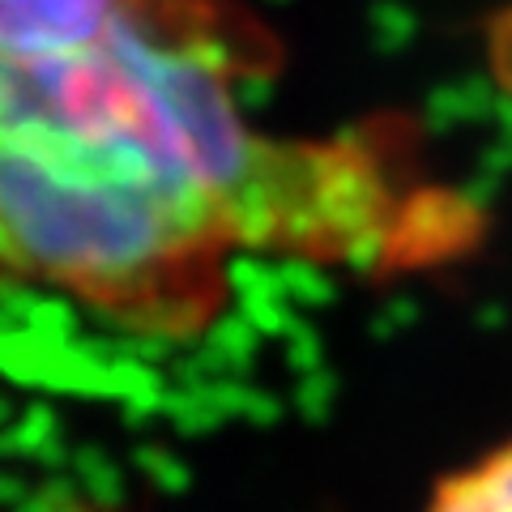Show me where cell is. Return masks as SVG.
I'll return each mask as SVG.
<instances>
[{"mask_svg": "<svg viewBox=\"0 0 512 512\" xmlns=\"http://www.w3.org/2000/svg\"><path fill=\"white\" fill-rule=\"evenodd\" d=\"M274 35L239 0H158L86 47L0 52V291L146 342L201 338L244 256L384 261L402 197L372 137H278L244 86Z\"/></svg>", "mask_w": 512, "mask_h": 512, "instance_id": "1", "label": "cell"}, {"mask_svg": "<svg viewBox=\"0 0 512 512\" xmlns=\"http://www.w3.org/2000/svg\"><path fill=\"white\" fill-rule=\"evenodd\" d=\"M423 512H512V440L444 474Z\"/></svg>", "mask_w": 512, "mask_h": 512, "instance_id": "3", "label": "cell"}, {"mask_svg": "<svg viewBox=\"0 0 512 512\" xmlns=\"http://www.w3.org/2000/svg\"><path fill=\"white\" fill-rule=\"evenodd\" d=\"M158 0H0V52L47 56L111 35Z\"/></svg>", "mask_w": 512, "mask_h": 512, "instance_id": "2", "label": "cell"}]
</instances>
